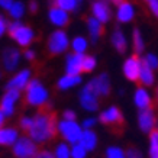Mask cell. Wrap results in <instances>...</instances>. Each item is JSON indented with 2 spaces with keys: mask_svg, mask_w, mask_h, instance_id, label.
Masks as SVG:
<instances>
[{
  "mask_svg": "<svg viewBox=\"0 0 158 158\" xmlns=\"http://www.w3.org/2000/svg\"><path fill=\"white\" fill-rule=\"evenodd\" d=\"M35 142H47L57 134V113L52 110L51 103H45L39 107L38 113L32 119V126L28 132Z\"/></svg>",
  "mask_w": 158,
  "mask_h": 158,
  "instance_id": "1",
  "label": "cell"
},
{
  "mask_svg": "<svg viewBox=\"0 0 158 158\" xmlns=\"http://www.w3.org/2000/svg\"><path fill=\"white\" fill-rule=\"evenodd\" d=\"M142 51H144V41H142L139 29L135 28L134 29V54L139 57V54H142Z\"/></svg>",
  "mask_w": 158,
  "mask_h": 158,
  "instance_id": "27",
  "label": "cell"
},
{
  "mask_svg": "<svg viewBox=\"0 0 158 158\" xmlns=\"http://www.w3.org/2000/svg\"><path fill=\"white\" fill-rule=\"evenodd\" d=\"M13 5V0H0V6L3 7V9H7L9 10Z\"/></svg>",
  "mask_w": 158,
  "mask_h": 158,
  "instance_id": "42",
  "label": "cell"
},
{
  "mask_svg": "<svg viewBox=\"0 0 158 158\" xmlns=\"http://www.w3.org/2000/svg\"><path fill=\"white\" fill-rule=\"evenodd\" d=\"M80 103L86 110H90V112H94V110L99 109V102H97V96L93 93V91L89 89V87H84L83 91L80 93Z\"/></svg>",
  "mask_w": 158,
  "mask_h": 158,
  "instance_id": "11",
  "label": "cell"
},
{
  "mask_svg": "<svg viewBox=\"0 0 158 158\" xmlns=\"http://www.w3.org/2000/svg\"><path fill=\"white\" fill-rule=\"evenodd\" d=\"M148 5H149V9H151V12H152V13L158 18V0H151Z\"/></svg>",
  "mask_w": 158,
  "mask_h": 158,
  "instance_id": "39",
  "label": "cell"
},
{
  "mask_svg": "<svg viewBox=\"0 0 158 158\" xmlns=\"http://www.w3.org/2000/svg\"><path fill=\"white\" fill-rule=\"evenodd\" d=\"M19 90H7L5 93V96L2 99V105H0V110L5 113L6 116H10L15 112V103L19 99Z\"/></svg>",
  "mask_w": 158,
  "mask_h": 158,
  "instance_id": "10",
  "label": "cell"
},
{
  "mask_svg": "<svg viewBox=\"0 0 158 158\" xmlns=\"http://www.w3.org/2000/svg\"><path fill=\"white\" fill-rule=\"evenodd\" d=\"M9 35L16 41V42L22 45V47H28L34 39V32L29 26L19 23V22H13L9 23Z\"/></svg>",
  "mask_w": 158,
  "mask_h": 158,
  "instance_id": "4",
  "label": "cell"
},
{
  "mask_svg": "<svg viewBox=\"0 0 158 158\" xmlns=\"http://www.w3.org/2000/svg\"><path fill=\"white\" fill-rule=\"evenodd\" d=\"M139 120V126L144 132H151L155 126V116H154V112L151 109H145L139 112L138 116Z\"/></svg>",
  "mask_w": 158,
  "mask_h": 158,
  "instance_id": "14",
  "label": "cell"
},
{
  "mask_svg": "<svg viewBox=\"0 0 158 158\" xmlns=\"http://www.w3.org/2000/svg\"><path fill=\"white\" fill-rule=\"evenodd\" d=\"M71 157L73 158H86V148L81 144H74L71 149Z\"/></svg>",
  "mask_w": 158,
  "mask_h": 158,
  "instance_id": "32",
  "label": "cell"
},
{
  "mask_svg": "<svg viewBox=\"0 0 158 158\" xmlns=\"http://www.w3.org/2000/svg\"><path fill=\"white\" fill-rule=\"evenodd\" d=\"M126 158H142V154L135 147H129L128 151H126Z\"/></svg>",
  "mask_w": 158,
  "mask_h": 158,
  "instance_id": "36",
  "label": "cell"
},
{
  "mask_svg": "<svg viewBox=\"0 0 158 158\" xmlns=\"http://www.w3.org/2000/svg\"><path fill=\"white\" fill-rule=\"evenodd\" d=\"M157 96H158V89H157Z\"/></svg>",
  "mask_w": 158,
  "mask_h": 158,
  "instance_id": "49",
  "label": "cell"
},
{
  "mask_svg": "<svg viewBox=\"0 0 158 158\" xmlns=\"http://www.w3.org/2000/svg\"><path fill=\"white\" fill-rule=\"evenodd\" d=\"M73 49L76 54H83L87 48V41L83 36H77V38L73 39Z\"/></svg>",
  "mask_w": 158,
  "mask_h": 158,
  "instance_id": "30",
  "label": "cell"
},
{
  "mask_svg": "<svg viewBox=\"0 0 158 158\" xmlns=\"http://www.w3.org/2000/svg\"><path fill=\"white\" fill-rule=\"evenodd\" d=\"M0 77H2V76H0Z\"/></svg>",
  "mask_w": 158,
  "mask_h": 158,
  "instance_id": "51",
  "label": "cell"
},
{
  "mask_svg": "<svg viewBox=\"0 0 158 158\" xmlns=\"http://www.w3.org/2000/svg\"><path fill=\"white\" fill-rule=\"evenodd\" d=\"M58 131L71 144H77L80 141L81 134H83L81 128L76 122H67V120H64V122H61V123L58 125Z\"/></svg>",
  "mask_w": 158,
  "mask_h": 158,
  "instance_id": "6",
  "label": "cell"
},
{
  "mask_svg": "<svg viewBox=\"0 0 158 158\" xmlns=\"http://www.w3.org/2000/svg\"><path fill=\"white\" fill-rule=\"evenodd\" d=\"M99 120L102 123L110 126L112 132H116V134H122L123 132L125 119L122 116V112L119 110V107H116V106H112L107 110L102 112L100 116H99Z\"/></svg>",
  "mask_w": 158,
  "mask_h": 158,
  "instance_id": "3",
  "label": "cell"
},
{
  "mask_svg": "<svg viewBox=\"0 0 158 158\" xmlns=\"http://www.w3.org/2000/svg\"><path fill=\"white\" fill-rule=\"evenodd\" d=\"M70 149H68L67 145L60 144L57 147V151H55V157L57 158H70Z\"/></svg>",
  "mask_w": 158,
  "mask_h": 158,
  "instance_id": "34",
  "label": "cell"
},
{
  "mask_svg": "<svg viewBox=\"0 0 158 158\" xmlns=\"http://www.w3.org/2000/svg\"><path fill=\"white\" fill-rule=\"evenodd\" d=\"M48 16H49V20L54 25H57V26H65V25H68V15L64 10L55 7V6H52L49 9Z\"/></svg>",
  "mask_w": 158,
  "mask_h": 158,
  "instance_id": "20",
  "label": "cell"
},
{
  "mask_svg": "<svg viewBox=\"0 0 158 158\" xmlns=\"http://www.w3.org/2000/svg\"><path fill=\"white\" fill-rule=\"evenodd\" d=\"M25 57H26V60H29V61H34L35 60V52L34 51H25Z\"/></svg>",
  "mask_w": 158,
  "mask_h": 158,
  "instance_id": "45",
  "label": "cell"
},
{
  "mask_svg": "<svg viewBox=\"0 0 158 158\" xmlns=\"http://www.w3.org/2000/svg\"><path fill=\"white\" fill-rule=\"evenodd\" d=\"M80 81H81V77L80 76H71V74H67V76L61 77V78L58 80L57 86H58L60 90H65V89H70V87L78 84Z\"/></svg>",
  "mask_w": 158,
  "mask_h": 158,
  "instance_id": "26",
  "label": "cell"
},
{
  "mask_svg": "<svg viewBox=\"0 0 158 158\" xmlns=\"http://www.w3.org/2000/svg\"><path fill=\"white\" fill-rule=\"evenodd\" d=\"M94 123H96V119H94V118H91V119H86V120H84L83 126H84L86 129H90V128H91V126H93Z\"/></svg>",
  "mask_w": 158,
  "mask_h": 158,
  "instance_id": "43",
  "label": "cell"
},
{
  "mask_svg": "<svg viewBox=\"0 0 158 158\" xmlns=\"http://www.w3.org/2000/svg\"><path fill=\"white\" fill-rule=\"evenodd\" d=\"M3 122H5V113H3V112L0 110V126L3 125Z\"/></svg>",
  "mask_w": 158,
  "mask_h": 158,
  "instance_id": "47",
  "label": "cell"
},
{
  "mask_svg": "<svg viewBox=\"0 0 158 158\" xmlns=\"http://www.w3.org/2000/svg\"><path fill=\"white\" fill-rule=\"evenodd\" d=\"M86 23H87V28H89V32H90L91 42L96 44L97 39L105 34V28H103V25H102L96 18H86Z\"/></svg>",
  "mask_w": 158,
  "mask_h": 158,
  "instance_id": "17",
  "label": "cell"
},
{
  "mask_svg": "<svg viewBox=\"0 0 158 158\" xmlns=\"http://www.w3.org/2000/svg\"><path fill=\"white\" fill-rule=\"evenodd\" d=\"M96 68V58L91 57V55H87V57H84V60H83V68L81 71L83 73H91L93 70Z\"/></svg>",
  "mask_w": 158,
  "mask_h": 158,
  "instance_id": "31",
  "label": "cell"
},
{
  "mask_svg": "<svg viewBox=\"0 0 158 158\" xmlns=\"http://www.w3.org/2000/svg\"><path fill=\"white\" fill-rule=\"evenodd\" d=\"M78 3L80 0H51V7L55 6L61 10H68V12H74L78 7Z\"/></svg>",
  "mask_w": 158,
  "mask_h": 158,
  "instance_id": "25",
  "label": "cell"
},
{
  "mask_svg": "<svg viewBox=\"0 0 158 158\" xmlns=\"http://www.w3.org/2000/svg\"><path fill=\"white\" fill-rule=\"evenodd\" d=\"M20 126H22V129H23L25 132H29L31 126H32V119H31V118H22V119H20Z\"/></svg>",
  "mask_w": 158,
  "mask_h": 158,
  "instance_id": "37",
  "label": "cell"
},
{
  "mask_svg": "<svg viewBox=\"0 0 158 158\" xmlns=\"http://www.w3.org/2000/svg\"><path fill=\"white\" fill-rule=\"evenodd\" d=\"M80 144L86 148V151H91V149L96 148L97 145V136L94 132H91L90 129H86L84 132L81 134V138H80Z\"/></svg>",
  "mask_w": 158,
  "mask_h": 158,
  "instance_id": "22",
  "label": "cell"
},
{
  "mask_svg": "<svg viewBox=\"0 0 158 158\" xmlns=\"http://www.w3.org/2000/svg\"><path fill=\"white\" fill-rule=\"evenodd\" d=\"M134 18V7L131 3L123 2L118 9V20L119 22H129Z\"/></svg>",
  "mask_w": 158,
  "mask_h": 158,
  "instance_id": "23",
  "label": "cell"
},
{
  "mask_svg": "<svg viewBox=\"0 0 158 158\" xmlns=\"http://www.w3.org/2000/svg\"><path fill=\"white\" fill-rule=\"evenodd\" d=\"M36 158H54V154H51L49 151H41L36 155Z\"/></svg>",
  "mask_w": 158,
  "mask_h": 158,
  "instance_id": "44",
  "label": "cell"
},
{
  "mask_svg": "<svg viewBox=\"0 0 158 158\" xmlns=\"http://www.w3.org/2000/svg\"><path fill=\"white\" fill-rule=\"evenodd\" d=\"M91 10H93V15L100 23H105V22H109L110 16H112V12H110L109 6L106 5L105 2H94L93 6H91Z\"/></svg>",
  "mask_w": 158,
  "mask_h": 158,
  "instance_id": "15",
  "label": "cell"
},
{
  "mask_svg": "<svg viewBox=\"0 0 158 158\" xmlns=\"http://www.w3.org/2000/svg\"><path fill=\"white\" fill-rule=\"evenodd\" d=\"M112 44L115 49L119 54H125L126 52V48H128V42H126V38H125L123 32L119 26H116L115 31H113V35H112Z\"/></svg>",
  "mask_w": 158,
  "mask_h": 158,
  "instance_id": "18",
  "label": "cell"
},
{
  "mask_svg": "<svg viewBox=\"0 0 158 158\" xmlns=\"http://www.w3.org/2000/svg\"><path fill=\"white\" fill-rule=\"evenodd\" d=\"M18 139V131L13 128L0 129V145H12Z\"/></svg>",
  "mask_w": 158,
  "mask_h": 158,
  "instance_id": "24",
  "label": "cell"
},
{
  "mask_svg": "<svg viewBox=\"0 0 158 158\" xmlns=\"http://www.w3.org/2000/svg\"><path fill=\"white\" fill-rule=\"evenodd\" d=\"M29 76H31V71H29V70L20 71L19 74H16V76L6 84V89H7V90H20V89H25L26 84H28Z\"/></svg>",
  "mask_w": 158,
  "mask_h": 158,
  "instance_id": "16",
  "label": "cell"
},
{
  "mask_svg": "<svg viewBox=\"0 0 158 158\" xmlns=\"http://www.w3.org/2000/svg\"><path fill=\"white\" fill-rule=\"evenodd\" d=\"M106 158H125V154L118 147H110L106 151Z\"/></svg>",
  "mask_w": 158,
  "mask_h": 158,
  "instance_id": "33",
  "label": "cell"
},
{
  "mask_svg": "<svg viewBox=\"0 0 158 158\" xmlns=\"http://www.w3.org/2000/svg\"><path fill=\"white\" fill-rule=\"evenodd\" d=\"M76 118H77V115L73 110H65L64 112V120H67V122H76Z\"/></svg>",
  "mask_w": 158,
  "mask_h": 158,
  "instance_id": "38",
  "label": "cell"
},
{
  "mask_svg": "<svg viewBox=\"0 0 158 158\" xmlns=\"http://www.w3.org/2000/svg\"><path fill=\"white\" fill-rule=\"evenodd\" d=\"M68 48V38L62 31H55L48 39V51L52 55L62 54Z\"/></svg>",
  "mask_w": 158,
  "mask_h": 158,
  "instance_id": "7",
  "label": "cell"
},
{
  "mask_svg": "<svg viewBox=\"0 0 158 158\" xmlns=\"http://www.w3.org/2000/svg\"><path fill=\"white\" fill-rule=\"evenodd\" d=\"M6 28H7V25H6V20H5V18H3V16L0 15V36L5 34Z\"/></svg>",
  "mask_w": 158,
  "mask_h": 158,
  "instance_id": "41",
  "label": "cell"
},
{
  "mask_svg": "<svg viewBox=\"0 0 158 158\" xmlns=\"http://www.w3.org/2000/svg\"><path fill=\"white\" fill-rule=\"evenodd\" d=\"M139 68H141V58L138 55H132L128 58L123 64V74L131 81H138L139 80Z\"/></svg>",
  "mask_w": 158,
  "mask_h": 158,
  "instance_id": "9",
  "label": "cell"
},
{
  "mask_svg": "<svg viewBox=\"0 0 158 158\" xmlns=\"http://www.w3.org/2000/svg\"><path fill=\"white\" fill-rule=\"evenodd\" d=\"M147 2H148V3H149V2H151V0H147Z\"/></svg>",
  "mask_w": 158,
  "mask_h": 158,
  "instance_id": "50",
  "label": "cell"
},
{
  "mask_svg": "<svg viewBox=\"0 0 158 158\" xmlns=\"http://www.w3.org/2000/svg\"><path fill=\"white\" fill-rule=\"evenodd\" d=\"M149 157L158 158V129L151 131V148H149Z\"/></svg>",
  "mask_w": 158,
  "mask_h": 158,
  "instance_id": "28",
  "label": "cell"
},
{
  "mask_svg": "<svg viewBox=\"0 0 158 158\" xmlns=\"http://www.w3.org/2000/svg\"><path fill=\"white\" fill-rule=\"evenodd\" d=\"M139 83L144 86H152L154 84V73L151 67L148 65V62L144 60H141V68H139Z\"/></svg>",
  "mask_w": 158,
  "mask_h": 158,
  "instance_id": "19",
  "label": "cell"
},
{
  "mask_svg": "<svg viewBox=\"0 0 158 158\" xmlns=\"http://www.w3.org/2000/svg\"><path fill=\"white\" fill-rule=\"evenodd\" d=\"M13 155L16 158H36L38 148L28 138H20L13 147Z\"/></svg>",
  "mask_w": 158,
  "mask_h": 158,
  "instance_id": "5",
  "label": "cell"
},
{
  "mask_svg": "<svg viewBox=\"0 0 158 158\" xmlns=\"http://www.w3.org/2000/svg\"><path fill=\"white\" fill-rule=\"evenodd\" d=\"M20 58V52L16 48H6L3 51V64H5L6 71L12 73L16 68Z\"/></svg>",
  "mask_w": 158,
  "mask_h": 158,
  "instance_id": "12",
  "label": "cell"
},
{
  "mask_svg": "<svg viewBox=\"0 0 158 158\" xmlns=\"http://www.w3.org/2000/svg\"><path fill=\"white\" fill-rule=\"evenodd\" d=\"M145 61L148 62V65L151 67V70H158V58L154 54H148L145 57Z\"/></svg>",
  "mask_w": 158,
  "mask_h": 158,
  "instance_id": "35",
  "label": "cell"
},
{
  "mask_svg": "<svg viewBox=\"0 0 158 158\" xmlns=\"http://www.w3.org/2000/svg\"><path fill=\"white\" fill-rule=\"evenodd\" d=\"M29 10H31V13H36L38 12V2L36 0H31L29 2Z\"/></svg>",
  "mask_w": 158,
  "mask_h": 158,
  "instance_id": "40",
  "label": "cell"
},
{
  "mask_svg": "<svg viewBox=\"0 0 158 158\" xmlns=\"http://www.w3.org/2000/svg\"><path fill=\"white\" fill-rule=\"evenodd\" d=\"M135 105L138 106L141 110L151 109V97L142 87H139L136 93H135Z\"/></svg>",
  "mask_w": 158,
  "mask_h": 158,
  "instance_id": "21",
  "label": "cell"
},
{
  "mask_svg": "<svg viewBox=\"0 0 158 158\" xmlns=\"http://www.w3.org/2000/svg\"><path fill=\"white\" fill-rule=\"evenodd\" d=\"M83 60H84L83 54H70L67 57V67H65L67 74L78 76L83 68Z\"/></svg>",
  "mask_w": 158,
  "mask_h": 158,
  "instance_id": "13",
  "label": "cell"
},
{
  "mask_svg": "<svg viewBox=\"0 0 158 158\" xmlns=\"http://www.w3.org/2000/svg\"><path fill=\"white\" fill-rule=\"evenodd\" d=\"M87 87L90 89L96 96H102V97H107L110 94V81L107 74H100L97 76L94 80H91Z\"/></svg>",
  "mask_w": 158,
  "mask_h": 158,
  "instance_id": "8",
  "label": "cell"
},
{
  "mask_svg": "<svg viewBox=\"0 0 158 158\" xmlns=\"http://www.w3.org/2000/svg\"><path fill=\"white\" fill-rule=\"evenodd\" d=\"M9 13L13 19H20L25 13V6L20 2H15L13 5H12V7L9 9Z\"/></svg>",
  "mask_w": 158,
  "mask_h": 158,
  "instance_id": "29",
  "label": "cell"
},
{
  "mask_svg": "<svg viewBox=\"0 0 158 158\" xmlns=\"http://www.w3.org/2000/svg\"><path fill=\"white\" fill-rule=\"evenodd\" d=\"M99 2H105V3H106V0H99Z\"/></svg>",
  "mask_w": 158,
  "mask_h": 158,
  "instance_id": "48",
  "label": "cell"
},
{
  "mask_svg": "<svg viewBox=\"0 0 158 158\" xmlns=\"http://www.w3.org/2000/svg\"><path fill=\"white\" fill-rule=\"evenodd\" d=\"M26 93H25V105L31 106H41L47 103L48 93L44 89V86L38 80H32L26 84Z\"/></svg>",
  "mask_w": 158,
  "mask_h": 158,
  "instance_id": "2",
  "label": "cell"
},
{
  "mask_svg": "<svg viewBox=\"0 0 158 158\" xmlns=\"http://www.w3.org/2000/svg\"><path fill=\"white\" fill-rule=\"evenodd\" d=\"M110 2H112L113 5H116V6H120L125 2V0H110Z\"/></svg>",
  "mask_w": 158,
  "mask_h": 158,
  "instance_id": "46",
  "label": "cell"
}]
</instances>
